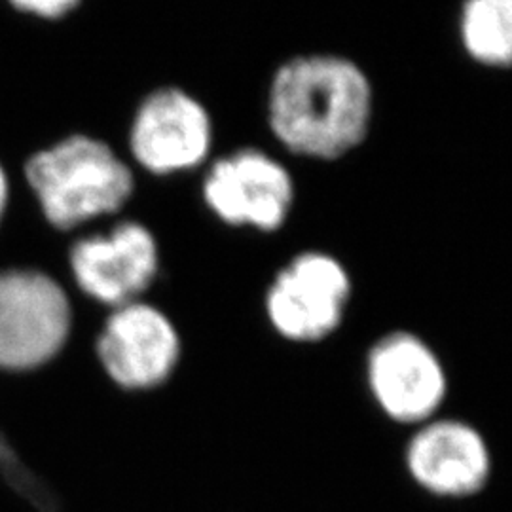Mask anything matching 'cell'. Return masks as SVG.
Instances as JSON below:
<instances>
[{
  "label": "cell",
  "instance_id": "7c38bea8",
  "mask_svg": "<svg viewBox=\"0 0 512 512\" xmlns=\"http://www.w3.org/2000/svg\"><path fill=\"white\" fill-rule=\"evenodd\" d=\"M14 6L23 12H31L44 18H59L69 10H73L76 2L74 0H27V2H16Z\"/></svg>",
  "mask_w": 512,
  "mask_h": 512
},
{
  "label": "cell",
  "instance_id": "8fae6325",
  "mask_svg": "<svg viewBox=\"0 0 512 512\" xmlns=\"http://www.w3.org/2000/svg\"><path fill=\"white\" fill-rule=\"evenodd\" d=\"M463 52L488 69H512V0H469L461 6Z\"/></svg>",
  "mask_w": 512,
  "mask_h": 512
},
{
  "label": "cell",
  "instance_id": "5b68a950",
  "mask_svg": "<svg viewBox=\"0 0 512 512\" xmlns=\"http://www.w3.org/2000/svg\"><path fill=\"white\" fill-rule=\"evenodd\" d=\"M403 467L423 494L459 503L484 492L494 459L488 440L475 423L440 414L406 431Z\"/></svg>",
  "mask_w": 512,
  "mask_h": 512
},
{
  "label": "cell",
  "instance_id": "277c9868",
  "mask_svg": "<svg viewBox=\"0 0 512 512\" xmlns=\"http://www.w3.org/2000/svg\"><path fill=\"white\" fill-rule=\"evenodd\" d=\"M353 281L342 260L325 251L293 256L266 293V315L279 336L294 344H317L342 327Z\"/></svg>",
  "mask_w": 512,
  "mask_h": 512
},
{
  "label": "cell",
  "instance_id": "4fadbf2b",
  "mask_svg": "<svg viewBox=\"0 0 512 512\" xmlns=\"http://www.w3.org/2000/svg\"><path fill=\"white\" fill-rule=\"evenodd\" d=\"M8 190H10L8 177H6V173H4V169H2V165H0V219H2L4 209H6V203H8Z\"/></svg>",
  "mask_w": 512,
  "mask_h": 512
},
{
  "label": "cell",
  "instance_id": "52a82bcc",
  "mask_svg": "<svg viewBox=\"0 0 512 512\" xmlns=\"http://www.w3.org/2000/svg\"><path fill=\"white\" fill-rule=\"evenodd\" d=\"M203 198L226 224L274 232L293 211L294 181L270 154L241 148L211 165Z\"/></svg>",
  "mask_w": 512,
  "mask_h": 512
},
{
  "label": "cell",
  "instance_id": "30bf717a",
  "mask_svg": "<svg viewBox=\"0 0 512 512\" xmlns=\"http://www.w3.org/2000/svg\"><path fill=\"white\" fill-rule=\"evenodd\" d=\"M211 139L207 110L177 88L150 93L137 110L129 133L133 156L154 173H173L202 164Z\"/></svg>",
  "mask_w": 512,
  "mask_h": 512
},
{
  "label": "cell",
  "instance_id": "6da1fadb",
  "mask_svg": "<svg viewBox=\"0 0 512 512\" xmlns=\"http://www.w3.org/2000/svg\"><path fill=\"white\" fill-rule=\"evenodd\" d=\"M374 118V90L353 59L296 55L270 82L268 124L296 156L334 162L361 147Z\"/></svg>",
  "mask_w": 512,
  "mask_h": 512
},
{
  "label": "cell",
  "instance_id": "3957f363",
  "mask_svg": "<svg viewBox=\"0 0 512 512\" xmlns=\"http://www.w3.org/2000/svg\"><path fill=\"white\" fill-rule=\"evenodd\" d=\"M365 387L374 412L401 431L435 420L452 397L437 349L410 330L387 332L366 351Z\"/></svg>",
  "mask_w": 512,
  "mask_h": 512
},
{
  "label": "cell",
  "instance_id": "7a4b0ae2",
  "mask_svg": "<svg viewBox=\"0 0 512 512\" xmlns=\"http://www.w3.org/2000/svg\"><path fill=\"white\" fill-rule=\"evenodd\" d=\"M25 175L46 219L57 228L120 209L133 190V175L114 150L86 135H73L37 152Z\"/></svg>",
  "mask_w": 512,
  "mask_h": 512
},
{
  "label": "cell",
  "instance_id": "8992f818",
  "mask_svg": "<svg viewBox=\"0 0 512 512\" xmlns=\"http://www.w3.org/2000/svg\"><path fill=\"white\" fill-rule=\"evenodd\" d=\"M69 330L71 304L55 279L37 270L0 272V368L44 365Z\"/></svg>",
  "mask_w": 512,
  "mask_h": 512
},
{
  "label": "cell",
  "instance_id": "ba28073f",
  "mask_svg": "<svg viewBox=\"0 0 512 512\" xmlns=\"http://www.w3.org/2000/svg\"><path fill=\"white\" fill-rule=\"evenodd\" d=\"M179 334L162 311L128 302L112 311L101 330L97 355L110 378L126 389H150L169 378L179 361Z\"/></svg>",
  "mask_w": 512,
  "mask_h": 512
},
{
  "label": "cell",
  "instance_id": "9c48e42d",
  "mask_svg": "<svg viewBox=\"0 0 512 512\" xmlns=\"http://www.w3.org/2000/svg\"><path fill=\"white\" fill-rule=\"evenodd\" d=\"M71 268L84 293L118 308L133 302L158 272L156 239L139 222H120L109 234L78 239Z\"/></svg>",
  "mask_w": 512,
  "mask_h": 512
},
{
  "label": "cell",
  "instance_id": "5bb4252c",
  "mask_svg": "<svg viewBox=\"0 0 512 512\" xmlns=\"http://www.w3.org/2000/svg\"><path fill=\"white\" fill-rule=\"evenodd\" d=\"M497 456H512V454H497ZM494 458V456H492Z\"/></svg>",
  "mask_w": 512,
  "mask_h": 512
}]
</instances>
